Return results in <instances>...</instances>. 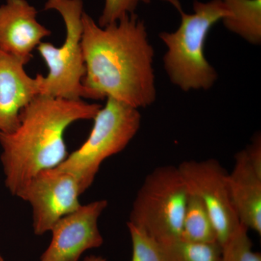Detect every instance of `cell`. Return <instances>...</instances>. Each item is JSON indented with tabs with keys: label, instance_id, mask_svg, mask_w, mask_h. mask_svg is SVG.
<instances>
[{
	"label": "cell",
	"instance_id": "1",
	"mask_svg": "<svg viewBox=\"0 0 261 261\" xmlns=\"http://www.w3.org/2000/svg\"><path fill=\"white\" fill-rule=\"evenodd\" d=\"M82 25V83L89 99L112 98L137 109L152 104L154 49L143 20L135 13L100 27L84 12Z\"/></svg>",
	"mask_w": 261,
	"mask_h": 261
},
{
	"label": "cell",
	"instance_id": "2",
	"mask_svg": "<svg viewBox=\"0 0 261 261\" xmlns=\"http://www.w3.org/2000/svg\"><path fill=\"white\" fill-rule=\"evenodd\" d=\"M102 106L39 94L22 110L14 130L0 135L7 188L18 196L36 174L56 168L68 157L64 140L75 122L93 120Z\"/></svg>",
	"mask_w": 261,
	"mask_h": 261
},
{
	"label": "cell",
	"instance_id": "3",
	"mask_svg": "<svg viewBox=\"0 0 261 261\" xmlns=\"http://www.w3.org/2000/svg\"><path fill=\"white\" fill-rule=\"evenodd\" d=\"M164 1L172 5L181 15V24L176 32L159 34L168 48L163 61L170 80L185 92L211 88L218 74L204 54L206 39L215 24L230 16L231 12L221 0H194L192 14L184 11L179 0Z\"/></svg>",
	"mask_w": 261,
	"mask_h": 261
},
{
	"label": "cell",
	"instance_id": "4",
	"mask_svg": "<svg viewBox=\"0 0 261 261\" xmlns=\"http://www.w3.org/2000/svg\"><path fill=\"white\" fill-rule=\"evenodd\" d=\"M44 10L61 15L66 34L59 47L42 42L37 48L48 68L46 76L39 74V94L70 100L89 99L82 83L86 74L82 47L83 0H47Z\"/></svg>",
	"mask_w": 261,
	"mask_h": 261
},
{
	"label": "cell",
	"instance_id": "5",
	"mask_svg": "<svg viewBox=\"0 0 261 261\" xmlns=\"http://www.w3.org/2000/svg\"><path fill=\"white\" fill-rule=\"evenodd\" d=\"M138 109L108 98L94 118L87 140L58 166L76 178L83 194L92 186L102 163L126 148L140 128Z\"/></svg>",
	"mask_w": 261,
	"mask_h": 261
},
{
	"label": "cell",
	"instance_id": "6",
	"mask_svg": "<svg viewBox=\"0 0 261 261\" xmlns=\"http://www.w3.org/2000/svg\"><path fill=\"white\" fill-rule=\"evenodd\" d=\"M188 195L178 167L154 168L137 192L128 223L156 242L180 238Z\"/></svg>",
	"mask_w": 261,
	"mask_h": 261
},
{
	"label": "cell",
	"instance_id": "7",
	"mask_svg": "<svg viewBox=\"0 0 261 261\" xmlns=\"http://www.w3.org/2000/svg\"><path fill=\"white\" fill-rule=\"evenodd\" d=\"M177 167L188 192L205 205L222 246L240 225L230 196L227 171L212 159L183 161Z\"/></svg>",
	"mask_w": 261,
	"mask_h": 261
},
{
	"label": "cell",
	"instance_id": "8",
	"mask_svg": "<svg viewBox=\"0 0 261 261\" xmlns=\"http://www.w3.org/2000/svg\"><path fill=\"white\" fill-rule=\"evenodd\" d=\"M81 195L76 178L57 166L36 174L17 197L32 206L34 233L42 235L82 205Z\"/></svg>",
	"mask_w": 261,
	"mask_h": 261
},
{
	"label": "cell",
	"instance_id": "9",
	"mask_svg": "<svg viewBox=\"0 0 261 261\" xmlns=\"http://www.w3.org/2000/svg\"><path fill=\"white\" fill-rule=\"evenodd\" d=\"M108 205L106 200L94 201L58 220L40 261H79L84 252L102 246L98 219Z\"/></svg>",
	"mask_w": 261,
	"mask_h": 261
},
{
	"label": "cell",
	"instance_id": "10",
	"mask_svg": "<svg viewBox=\"0 0 261 261\" xmlns=\"http://www.w3.org/2000/svg\"><path fill=\"white\" fill-rule=\"evenodd\" d=\"M37 15L27 0H6L0 5V50L28 64L34 49L51 34Z\"/></svg>",
	"mask_w": 261,
	"mask_h": 261
},
{
	"label": "cell",
	"instance_id": "11",
	"mask_svg": "<svg viewBox=\"0 0 261 261\" xmlns=\"http://www.w3.org/2000/svg\"><path fill=\"white\" fill-rule=\"evenodd\" d=\"M25 65L0 50V135L18 127L22 110L40 93L39 74L30 76Z\"/></svg>",
	"mask_w": 261,
	"mask_h": 261
},
{
	"label": "cell",
	"instance_id": "12",
	"mask_svg": "<svg viewBox=\"0 0 261 261\" xmlns=\"http://www.w3.org/2000/svg\"><path fill=\"white\" fill-rule=\"evenodd\" d=\"M228 184L240 224L260 235L261 174L249 162L245 149L235 155Z\"/></svg>",
	"mask_w": 261,
	"mask_h": 261
},
{
	"label": "cell",
	"instance_id": "13",
	"mask_svg": "<svg viewBox=\"0 0 261 261\" xmlns=\"http://www.w3.org/2000/svg\"><path fill=\"white\" fill-rule=\"evenodd\" d=\"M231 12L223 19L224 27L247 42H261V0H221Z\"/></svg>",
	"mask_w": 261,
	"mask_h": 261
},
{
	"label": "cell",
	"instance_id": "14",
	"mask_svg": "<svg viewBox=\"0 0 261 261\" xmlns=\"http://www.w3.org/2000/svg\"><path fill=\"white\" fill-rule=\"evenodd\" d=\"M180 238L191 243H218L216 228L205 205L199 197L190 192Z\"/></svg>",
	"mask_w": 261,
	"mask_h": 261
},
{
	"label": "cell",
	"instance_id": "15",
	"mask_svg": "<svg viewBox=\"0 0 261 261\" xmlns=\"http://www.w3.org/2000/svg\"><path fill=\"white\" fill-rule=\"evenodd\" d=\"M157 243L164 261H221L222 247L218 243H191L181 238Z\"/></svg>",
	"mask_w": 261,
	"mask_h": 261
},
{
	"label": "cell",
	"instance_id": "16",
	"mask_svg": "<svg viewBox=\"0 0 261 261\" xmlns=\"http://www.w3.org/2000/svg\"><path fill=\"white\" fill-rule=\"evenodd\" d=\"M248 230L240 224L227 241L221 246V261H261L260 252L252 250Z\"/></svg>",
	"mask_w": 261,
	"mask_h": 261
},
{
	"label": "cell",
	"instance_id": "17",
	"mask_svg": "<svg viewBox=\"0 0 261 261\" xmlns=\"http://www.w3.org/2000/svg\"><path fill=\"white\" fill-rule=\"evenodd\" d=\"M132 243V261H164L159 244L143 230L127 223Z\"/></svg>",
	"mask_w": 261,
	"mask_h": 261
},
{
	"label": "cell",
	"instance_id": "18",
	"mask_svg": "<svg viewBox=\"0 0 261 261\" xmlns=\"http://www.w3.org/2000/svg\"><path fill=\"white\" fill-rule=\"evenodd\" d=\"M151 0H105L104 8L98 20L100 27L118 21L125 15L135 13L141 3L149 4Z\"/></svg>",
	"mask_w": 261,
	"mask_h": 261
},
{
	"label": "cell",
	"instance_id": "19",
	"mask_svg": "<svg viewBox=\"0 0 261 261\" xmlns=\"http://www.w3.org/2000/svg\"><path fill=\"white\" fill-rule=\"evenodd\" d=\"M249 162L261 174V139L260 135L254 137L252 143L245 149Z\"/></svg>",
	"mask_w": 261,
	"mask_h": 261
},
{
	"label": "cell",
	"instance_id": "20",
	"mask_svg": "<svg viewBox=\"0 0 261 261\" xmlns=\"http://www.w3.org/2000/svg\"><path fill=\"white\" fill-rule=\"evenodd\" d=\"M84 261H107L106 258L101 256H96V255H90V256L86 257Z\"/></svg>",
	"mask_w": 261,
	"mask_h": 261
},
{
	"label": "cell",
	"instance_id": "21",
	"mask_svg": "<svg viewBox=\"0 0 261 261\" xmlns=\"http://www.w3.org/2000/svg\"><path fill=\"white\" fill-rule=\"evenodd\" d=\"M0 261H5L4 259H3V257L1 256V255H0Z\"/></svg>",
	"mask_w": 261,
	"mask_h": 261
}]
</instances>
